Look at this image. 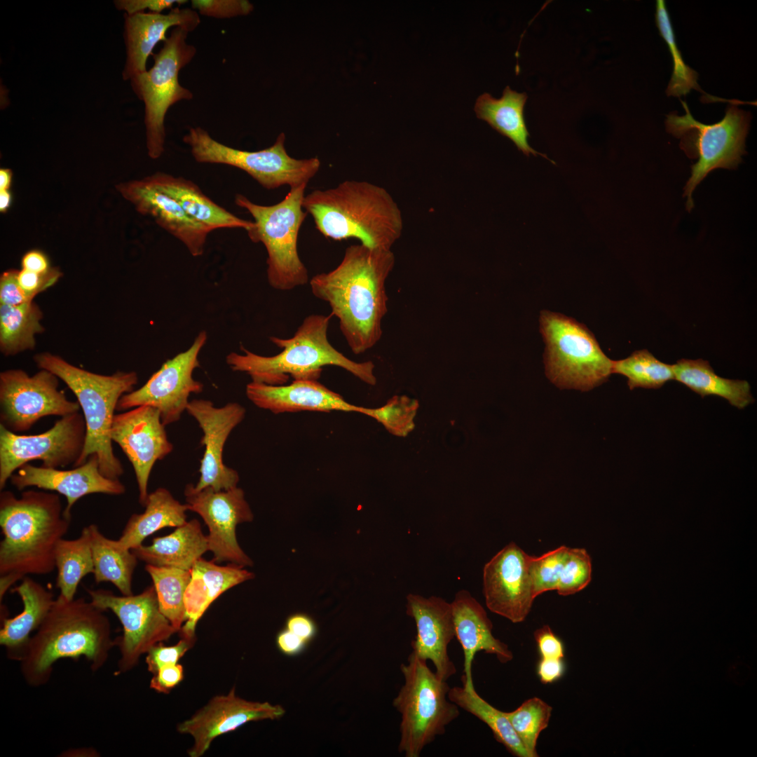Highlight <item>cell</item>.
Segmentation results:
<instances>
[{
    "label": "cell",
    "mask_w": 757,
    "mask_h": 757,
    "mask_svg": "<svg viewBox=\"0 0 757 757\" xmlns=\"http://www.w3.org/2000/svg\"><path fill=\"white\" fill-rule=\"evenodd\" d=\"M58 386V377L43 369L32 376L21 369L1 371L0 425L19 434L41 418L79 412L78 401L68 400Z\"/></svg>",
    "instance_id": "cell-15"
},
{
    "label": "cell",
    "mask_w": 757,
    "mask_h": 757,
    "mask_svg": "<svg viewBox=\"0 0 757 757\" xmlns=\"http://www.w3.org/2000/svg\"><path fill=\"white\" fill-rule=\"evenodd\" d=\"M86 592L95 606L111 611L123 625V636L116 640L118 673L132 669L142 655L177 632L161 611L154 585L136 595L118 596L104 589Z\"/></svg>",
    "instance_id": "cell-14"
},
{
    "label": "cell",
    "mask_w": 757,
    "mask_h": 757,
    "mask_svg": "<svg viewBox=\"0 0 757 757\" xmlns=\"http://www.w3.org/2000/svg\"><path fill=\"white\" fill-rule=\"evenodd\" d=\"M686 114L673 111L667 115V131L681 139L680 147L690 158L697 159L691 166V175L684 187L686 209L694 207L693 193L707 175L717 168L735 169L746 154L745 140L751 115L736 103L728 107L724 117L713 124L702 123L692 116L687 103L681 100Z\"/></svg>",
    "instance_id": "cell-9"
},
{
    "label": "cell",
    "mask_w": 757,
    "mask_h": 757,
    "mask_svg": "<svg viewBox=\"0 0 757 757\" xmlns=\"http://www.w3.org/2000/svg\"><path fill=\"white\" fill-rule=\"evenodd\" d=\"M21 267L22 269L37 273H47L53 268L48 256L36 249L24 254L21 259Z\"/></svg>",
    "instance_id": "cell-56"
},
{
    "label": "cell",
    "mask_w": 757,
    "mask_h": 757,
    "mask_svg": "<svg viewBox=\"0 0 757 757\" xmlns=\"http://www.w3.org/2000/svg\"><path fill=\"white\" fill-rule=\"evenodd\" d=\"M62 276L58 267H53L47 273H37L27 270H19L18 280L25 294L33 300L39 293L53 286Z\"/></svg>",
    "instance_id": "cell-48"
},
{
    "label": "cell",
    "mask_w": 757,
    "mask_h": 757,
    "mask_svg": "<svg viewBox=\"0 0 757 757\" xmlns=\"http://www.w3.org/2000/svg\"><path fill=\"white\" fill-rule=\"evenodd\" d=\"M526 100V93H518L506 86L499 99L487 93L482 94L477 99L475 111L478 118L485 121L497 132L509 138L526 156H540L550 161L546 155L534 150L528 142L529 132L524 115Z\"/></svg>",
    "instance_id": "cell-32"
},
{
    "label": "cell",
    "mask_w": 757,
    "mask_h": 757,
    "mask_svg": "<svg viewBox=\"0 0 757 757\" xmlns=\"http://www.w3.org/2000/svg\"><path fill=\"white\" fill-rule=\"evenodd\" d=\"M448 698L460 709L484 722L491 730L494 738L510 753L518 757H530L513 730L506 712L487 702L475 688L467 690L463 686L450 688Z\"/></svg>",
    "instance_id": "cell-38"
},
{
    "label": "cell",
    "mask_w": 757,
    "mask_h": 757,
    "mask_svg": "<svg viewBox=\"0 0 757 757\" xmlns=\"http://www.w3.org/2000/svg\"><path fill=\"white\" fill-rule=\"evenodd\" d=\"M418 407V402L416 399L406 395H395L381 407H364L362 414L381 423L390 433L397 437H406L415 428L414 419Z\"/></svg>",
    "instance_id": "cell-43"
},
{
    "label": "cell",
    "mask_w": 757,
    "mask_h": 757,
    "mask_svg": "<svg viewBox=\"0 0 757 757\" xmlns=\"http://www.w3.org/2000/svg\"><path fill=\"white\" fill-rule=\"evenodd\" d=\"M9 480L20 491L35 486L64 496L67 504L64 514L69 519H71L74 505L85 496L93 493L119 496L125 492V487L119 479H110L101 473L96 454L90 456L82 465L67 470L26 463Z\"/></svg>",
    "instance_id": "cell-22"
},
{
    "label": "cell",
    "mask_w": 757,
    "mask_h": 757,
    "mask_svg": "<svg viewBox=\"0 0 757 757\" xmlns=\"http://www.w3.org/2000/svg\"><path fill=\"white\" fill-rule=\"evenodd\" d=\"M567 549L562 545L540 557L532 556L530 571L536 597L557 589Z\"/></svg>",
    "instance_id": "cell-45"
},
{
    "label": "cell",
    "mask_w": 757,
    "mask_h": 757,
    "mask_svg": "<svg viewBox=\"0 0 757 757\" xmlns=\"http://www.w3.org/2000/svg\"><path fill=\"white\" fill-rule=\"evenodd\" d=\"M285 713V709L279 704L240 698L233 688L229 694L210 700L192 717L179 724L177 730L193 738L189 756L200 757L207 751L215 737L248 722L278 719Z\"/></svg>",
    "instance_id": "cell-21"
},
{
    "label": "cell",
    "mask_w": 757,
    "mask_h": 757,
    "mask_svg": "<svg viewBox=\"0 0 757 757\" xmlns=\"http://www.w3.org/2000/svg\"><path fill=\"white\" fill-rule=\"evenodd\" d=\"M11 592L20 597L23 608L16 616L4 619L0 644L6 648L9 659L20 662L31 638L30 634L45 620L55 599L50 591L28 576L24 577Z\"/></svg>",
    "instance_id": "cell-29"
},
{
    "label": "cell",
    "mask_w": 757,
    "mask_h": 757,
    "mask_svg": "<svg viewBox=\"0 0 757 757\" xmlns=\"http://www.w3.org/2000/svg\"><path fill=\"white\" fill-rule=\"evenodd\" d=\"M395 262L391 250L352 245L336 268L309 280L312 294L329 304L355 355L372 348L381 339L388 312L386 283Z\"/></svg>",
    "instance_id": "cell-1"
},
{
    "label": "cell",
    "mask_w": 757,
    "mask_h": 757,
    "mask_svg": "<svg viewBox=\"0 0 757 757\" xmlns=\"http://www.w3.org/2000/svg\"><path fill=\"white\" fill-rule=\"evenodd\" d=\"M540 657L564 658V645L548 625H544L534 632Z\"/></svg>",
    "instance_id": "cell-50"
},
{
    "label": "cell",
    "mask_w": 757,
    "mask_h": 757,
    "mask_svg": "<svg viewBox=\"0 0 757 757\" xmlns=\"http://www.w3.org/2000/svg\"><path fill=\"white\" fill-rule=\"evenodd\" d=\"M198 422L203 432L200 445L205 451L199 468L200 478L193 486L196 491L210 487L226 491L237 487L239 475L223 461L225 443L232 430L245 416V409L237 402L216 407L207 400H192L186 410Z\"/></svg>",
    "instance_id": "cell-20"
},
{
    "label": "cell",
    "mask_w": 757,
    "mask_h": 757,
    "mask_svg": "<svg viewBox=\"0 0 757 757\" xmlns=\"http://www.w3.org/2000/svg\"><path fill=\"white\" fill-rule=\"evenodd\" d=\"M531 557L510 543L483 568L486 607L513 623L524 621L536 598L530 571Z\"/></svg>",
    "instance_id": "cell-19"
},
{
    "label": "cell",
    "mask_w": 757,
    "mask_h": 757,
    "mask_svg": "<svg viewBox=\"0 0 757 757\" xmlns=\"http://www.w3.org/2000/svg\"><path fill=\"white\" fill-rule=\"evenodd\" d=\"M306 186L290 188L280 202L271 205L256 204L242 194L235 196V203L254 219V225L247 233L252 242L264 245L267 280L277 290H292L309 282L297 247L299 230L307 215L302 206Z\"/></svg>",
    "instance_id": "cell-7"
},
{
    "label": "cell",
    "mask_w": 757,
    "mask_h": 757,
    "mask_svg": "<svg viewBox=\"0 0 757 757\" xmlns=\"http://www.w3.org/2000/svg\"><path fill=\"white\" fill-rule=\"evenodd\" d=\"M451 603L455 637L464 655L463 687L470 690L475 688L472 669L477 653L494 655L502 663L511 661L513 655L505 643L493 635V625L485 609L468 591H458Z\"/></svg>",
    "instance_id": "cell-26"
},
{
    "label": "cell",
    "mask_w": 757,
    "mask_h": 757,
    "mask_svg": "<svg viewBox=\"0 0 757 757\" xmlns=\"http://www.w3.org/2000/svg\"><path fill=\"white\" fill-rule=\"evenodd\" d=\"M304 210L324 237L357 239L373 249L391 250L403 230L401 210L391 195L376 184L346 180L305 195Z\"/></svg>",
    "instance_id": "cell-4"
},
{
    "label": "cell",
    "mask_w": 757,
    "mask_h": 757,
    "mask_svg": "<svg viewBox=\"0 0 757 757\" xmlns=\"http://www.w3.org/2000/svg\"><path fill=\"white\" fill-rule=\"evenodd\" d=\"M13 172L10 168L0 169V191L10 190L13 182Z\"/></svg>",
    "instance_id": "cell-57"
},
{
    "label": "cell",
    "mask_w": 757,
    "mask_h": 757,
    "mask_svg": "<svg viewBox=\"0 0 757 757\" xmlns=\"http://www.w3.org/2000/svg\"><path fill=\"white\" fill-rule=\"evenodd\" d=\"M308 644L289 629L285 628L276 636V645L278 650L287 656H296L301 654Z\"/></svg>",
    "instance_id": "cell-55"
},
{
    "label": "cell",
    "mask_w": 757,
    "mask_h": 757,
    "mask_svg": "<svg viewBox=\"0 0 757 757\" xmlns=\"http://www.w3.org/2000/svg\"><path fill=\"white\" fill-rule=\"evenodd\" d=\"M55 568L56 587L60 594L68 600L74 599L83 578L94 573L88 526L82 529L77 538L60 540L55 550Z\"/></svg>",
    "instance_id": "cell-37"
},
{
    "label": "cell",
    "mask_w": 757,
    "mask_h": 757,
    "mask_svg": "<svg viewBox=\"0 0 757 757\" xmlns=\"http://www.w3.org/2000/svg\"><path fill=\"white\" fill-rule=\"evenodd\" d=\"M19 270L9 268L0 276V304L19 306L32 301L22 290L18 280Z\"/></svg>",
    "instance_id": "cell-49"
},
{
    "label": "cell",
    "mask_w": 757,
    "mask_h": 757,
    "mask_svg": "<svg viewBox=\"0 0 757 757\" xmlns=\"http://www.w3.org/2000/svg\"><path fill=\"white\" fill-rule=\"evenodd\" d=\"M34 360L39 369L52 372L62 381L76 395L81 408L86 426V444L74 467L96 454L101 473L110 479H119L124 470L113 450L111 427L118 402L134 390L138 382L137 374L120 371L111 375L95 374L48 352L35 355Z\"/></svg>",
    "instance_id": "cell-6"
},
{
    "label": "cell",
    "mask_w": 757,
    "mask_h": 757,
    "mask_svg": "<svg viewBox=\"0 0 757 757\" xmlns=\"http://www.w3.org/2000/svg\"><path fill=\"white\" fill-rule=\"evenodd\" d=\"M540 331L545 343V374L557 387L588 391L613 374V360L593 333L574 318L542 311Z\"/></svg>",
    "instance_id": "cell-10"
},
{
    "label": "cell",
    "mask_w": 757,
    "mask_h": 757,
    "mask_svg": "<svg viewBox=\"0 0 757 757\" xmlns=\"http://www.w3.org/2000/svg\"><path fill=\"white\" fill-rule=\"evenodd\" d=\"M146 178L178 203L188 215L212 231L218 229L247 231L254 225V221L241 219L215 203L190 180L161 172Z\"/></svg>",
    "instance_id": "cell-30"
},
{
    "label": "cell",
    "mask_w": 757,
    "mask_h": 757,
    "mask_svg": "<svg viewBox=\"0 0 757 757\" xmlns=\"http://www.w3.org/2000/svg\"><path fill=\"white\" fill-rule=\"evenodd\" d=\"M145 510L133 514L128 520L121 537L117 540L124 549L132 550L142 545L149 536L165 527H178L186 522V504L177 500L165 488H158L149 493Z\"/></svg>",
    "instance_id": "cell-33"
},
{
    "label": "cell",
    "mask_w": 757,
    "mask_h": 757,
    "mask_svg": "<svg viewBox=\"0 0 757 757\" xmlns=\"http://www.w3.org/2000/svg\"><path fill=\"white\" fill-rule=\"evenodd\" d=\"M198 12L192 8H173L167 14L137 13L125 15V39L127 57L123 71L124 80L146 71V60L160 41H165L166 33L172 27L193 31L200 24Z\"/></svg>",
    "instance_id": "cell-27"
},
{
    "label": "cell",
    "mask_w": 757,
    "mask_h": 757,
    "mask_svg": "<svg viewBox=\"0 0 757 757\" xmlns=\"http://www.w3.org/2000/svg\"><path fill=\"white\" fill-rule=\"evenodd\" d=\"M158 409L139 406L115 414L110 437L124 452L133 467L139 491V502L144 507L148 483L157 461L173 450Z\"/></svg>",
    "instance_id": "cell-18"
},
{
    "label": "cell",
    "mask_w": 757,
    "mask_h": 757,
    "mask_svg": "<svg viewBox=\"0 0 757 757\" xmlns=\"http://www.w3.org/2000/svg\"><path fill=\"white\" fill-rule=\"evenodd\" d=\"M43 312L33 301L19 306L0 304V350L6 356L14 355L36 345L35 336L45 329Z\"/></svg>",
    "instance_id": "cell-36"
},
{
    "label": "cell",
    "mask_w": 757,
    "mask_h": 757,
    "mask_svg": "<svg viewBox=\"0 0 757 757\" xmlns=\"http://www.w3.org/2000/svg\"><path fill=\"white\" fill-rule=\"evenodd\" d=\"M190 572L184 597L186 620L179 632L182 638L195 639L196 625L210 604L229 589L254 578V574L244 567L232 564L219 566L203 558L196 561Z\"/></svg>",
    "instance_id": "cell-28"
},
{
    "label": "cell",
    "mask_w": 757,
    "mask_h": 757,
    "mask_svg": "<svg viewBox=\"0 0 757 757\" xmlns=\"http://www.w3.org/2000/svg\"><path fill=\"white\" fill-rule=\"evenodd\" d=\"M400 670L404 683L393 704L401 714L398 751L406 757H418L424 748L444 734L460 715L459 707L448 698L450 687L411 652Z\"/></svg>",
    "instance_id": "cell-8"
},
{
    "label": "cell",
    "mask_w": 757,
    "mask_h": 757,
    "mask_svg": "<svg viewBox=\"0 0 757 757\" xmlns=\"http://www.w3.org/2000/svg\"><path fill=\"white\" fill-rule=\"evenodd\" d=\"M552 707L542 699L533 697L525 700L506 716L530 757L538 756V738L549 724Z\"/></svg>",
    "instance_id": "cell-42"
},
{
    "label": "cell",
    "mask_w": 757,
    "mask_h": 757,
    "mask_svg": "<svg viewBox=\"0 0 757 757\" xmlns=\"http://www.w3.org/2000/svg\"><path fill=\"white\" fill-rule=\"evenodd\" d=\"M285 628L308 643L315 637L318 632L314 620L308 615L301 613L289 615L286 620Z\"/></svg>",
    "instance_id": "cell-53"
},
{
    "label": "cell",
    "mask_w": 757,
    "mask_h": 757,
    "mask_svg": "<svg viewBox=\"0 0 757 757\" xmlns=\"http://www.w3.org/2000/svg\"><path fill=\"white\" fill-rule=\"evenodd\" d=\"M207 340V332L200 331L187 350L165 362L142 387L123 395L116 410L149 406L158 410L165 425L178 421L191 395L203 390V384L193 378V373L200 367L198 357Z\"/></svg>",
    "instance_id": "cell-16"
},
{
    "label": "cell",
    "mask_w": 757,
    "mask_h": 757,
    "mask_svg": "<svg viewBox=\"0 0 757 757\" xmlns=\"http://www.w3.org/2000/svg\"><path fill=\"white\" fill-rule=\"evenodd\" d=\"M13 203V194L11 190L0 191V212L6 213Z\"/></svg>",
    "instance_id": "cell-58"
},
{
    "label": "cell",
    "mask_w": 757,
    "mask_h": 757,
    "mask_svg": "<svg viewBox=\"0 0 757 757\" xmlns=\"http://www.w3.org/2000/svg\"><path fill=\"white\" fill-rule=\"evenodd\" d=\"M88 528L95 581L110 582L123 595L132 594V575L138 559L132 550L123 548L117 540L104 536L97 525L92 524Z\"/></svg>",
    "instance_id": "cell-35"
},
{
    "label": "cell",
    "mask_w": 757,
    "mask_h": 757,
    "mask_svg": "<svg viewBox=\"0 0 757 757\" xmlns=\"http://www.w3.org/2000/svg\"><path fill=\"white\" fill-rule=\"evenodd\" d=\"M191 6L202 15L218 19L245 15L253 10V5L245 0H193Z\"/></svg>",
    "instance_id": "cell-46"
},
{
    "label": "cell",
    "mask_w": 757,
    "mask_h": 757,
    "mask_svg": "<svg viewBox=\"0 0 757 757\" xmlns=\"http://www.w3.org/2000/svg\"><path fill=\"white\" fill-rule=\"evenodd\" d=\"M131 550L146 564L190 571L209 547L200 522L193 519L168 536L154 538L151 545Z\"/></svg>",
    "instance_id": "cell-31"
},
{
    "label": "cell",
    "mask_w": 757,
    "mask_h": 757,
    "mask_svg": "<svg viewBox=\"0 0 757 757\" xmlns=\"http://www.w3.org/2000/svg\"><path fill=\"white\" fill-rule=\"evenodd\" d=\"M116 189L137 212L153 218L159 226L183 243L193 257L203 254L207 236L212 231L188 215L178 203L146 177L119 183Z\"/></svg>",
    "instance_id": "cell-24"
},
{
    "label": "cell",
    "mask_w": 757,
    "mask_h": 757,
    "mask_svg": "<svg viewBox=\"0 0 757 757\" xmlns=\"http://www.w3.org/2000/svg\"><path fill=\"white\" fill-rule=\"evenodd\" d=\"M656 2L655 19L657 26L660 35L668 46L674 63L673 72L666 90V94L668 96L680 97L686 95L691 90L694 89L702 92L707 97H711L701 90L697 83L698 74L688 66L683 60L675 40L665 1L657 0Z\"/></svg>",
    "instance_id": "cell-41"
},
{
    "label": "cell",
    "mask_w": 757,
    "mask_h": 757,
    "mask_svg": "<svg viewBox=\"0 0 757 757\" xmlns=\"http://www.w3.org/2000/svg\"><path fill=\"white\" fill-rule=\"evenodd\" d=\"M245 393L255 406L274 414L304 411L362 414L364 408L346 402L341 395L312 380H293L282 386L251 381Z\"/></svg>",
    "instance_id": "cell-25"
},
{
    "label": "cell",
    "mask_w": 757,
    "mask_h": 757,
    "mask_svg": "<svg viewBox=\"0 0 757 757\" xmlns=\"http://www.w3.org/2000/svg\"><path fill=\"white\" fill-rule=\"evenodd\" d=\"M184 678V669L179 664H167L154 674L150 688L158 693H168Z\"/></svg>",
    "instance_id": "cell-51"
},
{
    "label": "cell",
    "mask_w": 757,
    "mask_h": 757,
    "mask_svg": "<svg viewBox=\"0 0 757 757\" xmlns=\"http://www.w3.org/2000/svg\"><path fill=\"white\" fill-rule=\"evenodd\" d=\"M195 639L182 638L174 646H165L162 642L153 646L146 657L147 669L154 674L162 667L167 664H177L179 659L194 644Z\"/></svg>",
    "instance_id": "cell-47"
},
{
    "label": "cell",
    "mask_w": 757,
    "mask_h": 757,
    "mask_svg": "<svg viewBox=\"0 0 757 757\" xmlns=\"http://www.w3.org/2000/svg\"><path fill=\"white\" fill-rule=\"evenodd\" d=\"M612 373L626 376L630 390L636 388L657 389L674 379L673 365L660 361L646 349L634 351L625 359L613 361Z\"/></svg>",
    "instance_id": "cell-40"
},
{
    "label": "cell",
    "mask_w": 757,
    "mask_h": 757,
    "mask_svg": "<svg viewBox=\"0 0 757 757\" xmlns=\"http://www.w3.org/2000/svg\"><path fill=\"white\" fill-rule=\"evenodd\" d=\"M188 33L182 27H174L162 48L152 54V67L130 79L132 90L144 103L146 148L152 159L160 158L164 151V121L169 108L193 98L192 93L179 82L180 70L196 53V48L186 41Z\"/></svg>",
    "instance_id": "cell-11"
},
{
    "label": "cell",
    "mask_w": 757,
    "mask_h": 757,
    "mask_svg": "<svg viewBox=\"0 0 757 757\" xmlns=\"http://www.w3.org/2000/svg\"><path fill=\"white\" fill-rule=\"evenodd\" d=\"M66 517L57 493L29 489L20 498L0 493V575L22 580L28 574L47 575L55 568V550L67 533Z\"/></svg>",
    "instance_id": "cell-3"
},
{
    "label": "cell",
    "mask_w": 757,
    "mask_h": 757,
    "mask_svg": "<svg viewBox=\"0 0 757 757\" xmlns=\"http://www.w3.org/2000/svg\"><path fill=\"white\" fill-rule=\"evenodd\" d=\"M333 315L311 314L304 319L294 334L288 339L271 336L282 351L273 356L254 353L244 347L243 353H230L226 357L234 371L245 372L252 381L282 386L293 380L318 381L325 366H336L348 371L367 384L374 386L376 378L371 361L357 362L337 350L329 341L327 332Z\"/></svg>",
    "instance_id": "cell-5"
},
{
    "label": "cell",
    "mask_w": 757,
    "mask_h": 757,
    "mask_svg": "<svg viewBox=\"0 0 757 757\" xmlns=\"http://www.w3.org/2000/svg\"><path fill=\"white\" fill-rule=\"evenodd\" d=\"M565 671L566 664L564 658L540 657L536 667L537 675L544 684L559 681Z\"/></svg>",
    "instance_id": "cell-54"
},
{
    "label": "cell",
    "mask_w": 757,
    "mask_h": 757,
    "mask_svg": "<svg viewBox=\"0 0 757 757\" xmlns=\"http://www.w3.org/2000/svg\"><path fill=\"white\" fill-rule=\"evenodd\" d=\"M155 588L162 613L179 632L186 620L184 593L191 579L190 571L173 567L145 566Z\"/></svg>",
    "instance_id": "cell-39"
},
{
    "label": "cell",
    "mask_w": 757,
    "mask_h": 757,
    "mask_svg": "<svg viewBox=\"0 0 757 757\" xmlns=\"http://www.w3.org/2000/svg\"><path fill=\"white\" fill-rule=\"evenodd\" d=\"M196 161L222 164L240 169L266 189L282 186L290 188L308 184L320 168L318 158L296 159L285 147V135L280 133L266 149L249 151L226 146L212 138L200 127L191 128L183 137Z\"/></svg>",
    "instance_id": "cell-12"
},
{
    "label": "cell",
    "mask_w": 757,
    "mask_h": 757,
    "mask_svg": "<svg viewBox=\"0 0 757 757\" xmlns=\"http://www.w3.org/2000/svg\"><path fill=\"white\" fill-rule=\"evenodd\" d=\"M407 614L414 619L416 627L412 652L424 660L431 661L437 675L447 681L456 673L448 654V646L455 637L451 603L439 596L409 594Z\"/></svg>",
    "instance_id": "cell-23"
},
{
    "label": "cell",
    "mask_w": 757,
    "mask_h": 757,
    "mask_svg": "<svg viewBox=\"0 0 757 757\" xmlns=\"http://www.w3.org/2000/svg\"><path fill=\"white\" fill-rule=\"evenodd\" d=\"M672 365L674 379L702 397L719 396L739 409L755 401L746 381L728 379L718 376L707 360L681 359Z\"/></svg>",
    "instance_id": "cell-34"
},
{
    "label": "cell",
    "mask_w": 757,
    "mask_h": 757,
    "mask_svg": "<svg viewBox=\"0 0 757 757\" xmlns=\"http://www.w3.org/2000/svg\"><path fill=\"white\" fill-rule=\"evenodd\" d=\"M185 0H118L114 4L118 10L125 11L128 15L143 12L149 9L151 13H161L163 10L171 8L175 4L182 5Z\"/></svg>",
    "instance_id": "cell-52"
},
{
    "label": "cell",
    "mask_w": 757,
    "mask_h": 757,
    "mask_svg": "<svg viewBox=\"0 0 757 757\" xmlns=\"http://www.w3.org/2000/svg\"><path fill=\"white\" fill-rule=\"evenodd\" d=\"M189 510L198 513L209 529L207 536L213 561H227L241 567L250 566L252 559L240 547L236 533L238 524L250 522L253 513L242 489L216 491L210 487L196 491L192 484L184 489Z\"/></svg>",
    "instance_id": "cell-17"
},
{
    "label": "cell",
    "mask_w": 757,
    "mask_h": 757,
    "mask_svg": "<svg viewBox=\"0 0 757 757\" xmlns=\"http://www.w3.org/2000/svg\"><path fill=\"white\" fill-rule=\"evenodd\" d=\"M105 611L84 598L68 600L59 594L20 660L25 682L33 687L45 685L53 664L63 658L83 656L92 670L102 668L116 645Z\"/></svg>",
    "instance_id": "cell-2"
},
{
    "label": "cell",
    "mask_w": 757,
    "mask_h": 757,
    "mask_svg": "<svg viewBox=\"0 0 757 757\" xmlns=\"http://www.w3.org/2000/svg\"><path fill=\"white\" fill-rule=\"evenodd\" d=\"M592 579L591 558L583 548L568 547L556 591L562 596L578 592Z\"/></svg>",
    "instance_id": "cell-44"
},
{
    "label": "cell",
    "mask_w": 757,
    "mask_h": 757,
    "mask_svg": "<svg viewBox=\"0 0 757 757\" xmlns=\"http://www.w3.org/2000/svg\"><path fill=\"white\" fill-rule=\"evenodd\" d=\"M86 426L82 414L61 417L48 430L20 435L0 425V489L15 470L29 461H41L49 468L74 465L86 444Z\"/></svg>",
    "instance_id": "cell-13"
}]
</instances>
